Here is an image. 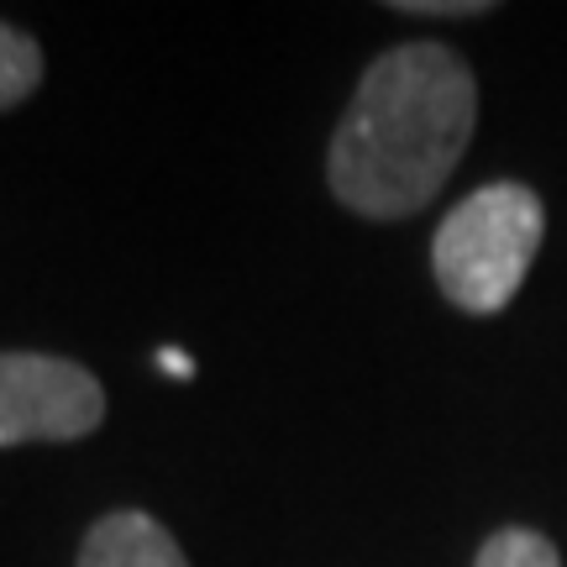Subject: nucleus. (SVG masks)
I'll use <instances>...</instances> for the list:
<instances>
[{
  "label": "nucleus",
  "instance_id": "obj_1",
  "mask_svg": "<svg viewBox=\"0 0 567 567\" xmlns=\"http://www.w3.org/2000/svg\"><path fill=\"white\" fill-rule=\"evenodd\" d=\"M478 116L467 63L442 42L389 48L331 137V195L373 221H400L446 184Z\"/></svg>",
  "mask_w": 567,
  "mask_h": 567
},
{
  "label": "nucleus",
  "instance_id": "obj_2",
  "mask_svg": "<svg viewBox=\"0 0 567 567\" xmlns=\"http://www.w3.org/2000/svg\"><path fill=\"white\" fill-rule=\"evenodd\" d=\"M542 200L526 184H484L473 189L431 243V268L442 295L467 316H499L526 284L530 258L542 247Z\"/></svg>",
  "mask_w": 567,
  "mask_h": 567
},
{
  "label": "nucleus",
  "instance_id": "obj_3",
  "mask_svg": "<svg viewBox=\"0 0 567 567\" xmlns=\"http://www.w3.org/2000/svg\"><path fill=\"white\" fill-rule=\"evenodd\" d=\"M105 421V389L90 368L53 352H0V446L80 442Z\"/></svg>",
  "mask_w": 567,
  "mask_h": 567
},
{
  "label": "nucleus",
  "instance_id": "obj_4",
  "mask_svg": "<svg viewBox=\"0 0 567 567\" xmlns=\"http://www.w3.org/2000/svg\"><path fill=\"white\" fill-rule=\"evenodd\" d=\"M80 567H189L179 542L142 509H116L90 526L80 547Z\"/></svg>",
  "mask_w": 567,
  "mask_h": 567
},
{
  "label": "nucleus",
  "instance_id": "obj_5",
  "mask_svg": "<svg viewBox=\"0 0 567 567\" xmlns=\"http://www.w3.org/2000/svg\"><path fill=\"white\" fill-rule=\"evenodd\" d=\"M42 84V48L21 27L0 21V111L21 105Z\"/></svg>",
  "mask_w": 567,
  "mask_h": 567
},
{
  "label": "nucleus",
  "instance_id": "obj_6",
  "mask_svg": "<svg viewBox=\"0 0 567 567\" xmlns=\"http://www.w3.org/2000/svg\"><path fill=\"white\" fill-rule=\"evenodd\" d=\"M473 567H563V557H557V547H551L542 530L509 526V530H494L484 547H478V563Z\"/></svg>",
  "mask_w": 567,
  "mask_h": 567
},
{
  "label": "nucleus",
  "instance_id": "obj_7",
  "mask_svg": "<svg viewBox=\"0 0 567 567\" xmlns=\"http://www.w3.org/2000/svg\"><path fill=\"white\" fill-rule=\"evenodd\" d=\"M394 11L405 17H484V0H400Z\"/></svg>",
  "mask_w": 567,
  "mask_h": 567
},
{
  "label": "nucleus",
  "instance_id": "obj_8",
  "mask_svg": "<svg viewBox=\"0 0 567 567\" xmlns=\"http://www.w3.org/2000/svg\"><path fill=\"white\" fill-rule=\"evenodd\" d=\"M158 368L168 373V379H195V363L184 358L179 347H158Z\"/></svg>",
  "mask_w": 567,
  "mask_h": 567
}]
</instances>
